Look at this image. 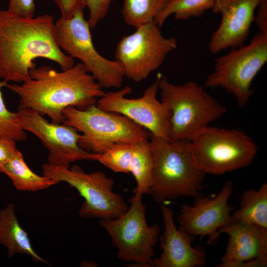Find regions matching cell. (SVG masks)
Wrapping results in <instances>:
<instances>
[{"label":"cell","mask_w":267,"mask_h":267,"mask_svg":"<svg viewBox=\"0 0 267 267\" xmlns=\"http://www.w3.org/2000/svg\"><path fill=\"white\" fill-rule=\"evenodd\" d=\"M229 237L222 262L217 267H265L267 265V229L233 221L217 231Z\"/></svg>","instance_id":"cell-15"},{"label":"cell","mask_w":267,"mask_h":267,"mask_svg":"<svg viewBox=\"0 0 267 267\" xmlns=\"http://www.w3.org/2000/svg\"><path fill=\"white\" fill-rule=\"evenodd\" d=\"M29 75L21 85L7 83L5 87L19 96V107L47 115L56 124H63L66 108L86 109L96 104L105 93L81 62L61 72L48 65L36 66Z\"/></svg>","instance_id":"cell-2"},{"label":"cell","mask_w":267,"mask_h":267,"mask_svg":"<svg viewBox=\"0 0 267 267\" xmlns=\"http://www.w3.org/2000/svg\"><path fill=\"white\" fill-rule=\"evenodd\" d=\"M153 167L149 140L132 143L129 170L136 183L134 193L142 195L148 194L152 181Z\"/></svg>","instance_id":"cell-21"},{"label":"cell","mask_w":267,"mask_h":267,"mask_svg":"<svg viewBox=\"0 0 267 267\" xmlns=\"http://www.w3.org/2000/svg\"><path fill=\"white\" fill-rule=\"evenodd\" d=\"M159 75L156 80L136 98L126 97L132 92L126 86L114 91L105 92L96 105L100 109L124 115L149 132L153 136L169 139L171 111L166 104L157 98Z\"/></svg>","instance_id":"cell-12"},{"label":"cell","mask_w":267,"mask_h":267,"mask_svg":"<svg viewBox=\"0 0 267 267\" xmlns=\"http://www.w3.org/2000/svg\"><path fill=\"white\" fill-rule=\"evenodd\" d=\"M160 28L154 21L150 22L118 43L115 58L125 77L136 82L146 79L177 48V40L164 37Z\"/></svg>","instance_id":"cell-11"},{"label":"cell","mask_w":267,"mask_h":267,"mask_svg":"<svg viewBox=\"0 0 267 267\" xmlns=\"http://www.w3.org/2000/svg\"><path fill=\"white\" fill-rule=\"evenodd\" d=\"M159 75L161 101L171 111L169 139L189 141L198 132L225 113V108L196 82L177 85Z\"/></svg>","instance_id":"cell-4"},{"label":"cell","mask_w":267,"mask_h":267,"mask_svg":"<svg viewBox=\"0 0 267 267\" xmlns=\"http://www.w3.org/2000/svg\"><path fill=\"white\" fill-rule=\"evenodd\" d=\"M112 0H86L89 9L87 19L90 29H93L107 15Z\"/></svg>","instance_id":"cell-25"},{"label":"cell","mask_w":267,"mask_h":267,"mask_svg":"<svg viewBox=\"0 0 267 267\" xmlns=\"http://www.w3.org/2000/svg\"><path fill=\"white\" fill-rule=\"evenodd\" d=\"M196 165L205 174L221 175L251 165L258 151L251 137L237 129L212 127L190 140Z\"/></svg>","instance_id":"cell-6"},{"label":"cell","mask_w":267,"mask_h":267,"mask_svg":"<svg viewBox=\"0 0 267 267\" xmlns=\"http://www.w3.org/2000/svg\"><path fill=\"white\" fill-rule=\"evenodd\" d=\"M255 21L259 32L267 33V0H260Z\"/></svg>","instance_id":"cell-29"},{"label":"cell","mask_w":267,"mask_h":267,"mask_svg":"<svg viewBox=\"0 0 267 267\" xmlns=\"http://www.w3.org/2000/svg\"><path fill=\"white\" fill-rule=\"evenodd\" d=\"M63 18H69L86 7V0H54Z\"/></svg>","instance_id":"cell-27"},{"label":"cell","mask_w":267,"mask_h":267,"mask_svg":"<svg viewBox=\"0 0 267 267\" xmlns=\"http://www.w3.org/2000/svg\"><path fill=\"white\" fill-rule=\"evenodd\" d=\"M153 175L149 194L157 203L201 194L205 174L196 165L189 141H176L150 134Z\"/></svg>","instance_id":"cell-3"},{"label":"cell","mask_w":267,"mask_h":267,"mask_svg":"<svg viewBox=\"0 0 267 267\" xmlns=\"http://www.w3.org/2000/svg\"><path fill=\"white\" fill-rule=\"evenodd\" d=\"M7 10L16 15L25 18L35 16L34 0H8Z\"/></svg>","instance_id":"cell-26"},{"label":"cell","mask_w":267,"mask_h":267,"mask_svg":"<svg viewBox=\"0 0 267 267\" xmlns=\"http://www.w3.org/2000/svg\"><path fill=\"white\" fill-rule=\"evenodd\" d=\"M0 245L6 248L9 257L25 254L35 262L46 263L33 249L28 234L19 224L12 203L0 211Z\"/></svg>","instance_id":"cell-18"},{"label":"cell","mask_w":267,"mask_h":267,"mask_svg":"<svg viewBox=\"0 0 267 267\" xmlns=\"http://www.w3.org/2000/svg\"><path fill=\"white\" fill-rule=\"evenodd\" d=\"M230 49L215 59L214 70L204 86L222 88L243 107L253 94L254 78L267 62V33L259 32L248 44Z\"/></svg>","instance_id":"cell-7"},{"label":"cell","mask_w":267,"mask_h":267,"mask_svg":"<svg viewBox=\"0 0 267 267\" xmlns=\"http://www.w3.org/2000/svg\"><path fill=\"white\" fill-rule=\"evenodd\" d=\"M54 23L47 14L25 18L0 10V79L7 83L28 80L40 58L56 62L62 71L75 65L74 58L56 42Z\"/></svg>","instance_id":"cell-1"},{"label":"cell","mask_w":267,"mask_h":267,"mask_svg":"<svg viewBox=\"0 0 267 267\" xmlns=\"http://www.w3.org/2000/svg\"><path fill=\"white\" fill-rule=\"evenodd\" d=\"M260 0H215L212 8L221 15L218 28L209 42L210 51L216 54L244 44L255 21Z\"/></svg>","instance_id":"cell-16"},{"label":"cell","mask_w":267,"mask_h":267,"mask_svg":"<svg viewBox=\"0 0 267 267\" xmlns=\"http://www.w3.org/2000/svg\"><path fill=\"white\" fill-rule=\"evenodd\" d=\"M2 173L11 179L18 190L36 191L57 184L54 180L33 172L18 149L6 163Z\"/></svg>","instance_id":"cell-20"},{"label":"cell","mask_w":267,"mask_h":267,"mask_svg":"<svg viewBox=\"0 0 267 267\" xmlns=\"http://www.w3.org/2000/svg\"><path fill=\"white\" fill-rule=\"evenodd\" d=\"M215 1V0H171L154 21L161 27L171 15H174L176 19L181 20L198 17L212 9Z\"/></svg>","instance_id":"cell-23"},{"label":"cell","mask_w":267,"mask_h":267,"mask_svg":"<svg viewBox=\"0 0 267 267\" xmlns=\"http://www.w3.org/2000/svg\"><path fill=\"white\" fill-rule=\"evenodd\" d=\"M17 150L15 141L0 137V173H2L6 163Z\"/></svg>","instance_id":"cell-28"},{"label":"cell","mask_w":267,"mask_h":267,"mask_svg":"<svg viewBox=\"0 0 267 267\" xmlns=\"http://www.w3.org/2000/svg\"><path fill=\"white\" fill-rule=\"evenodd\" d=\"M142 196L134 193L126 212L115 219H101L99 224L111 237L119 259L150 267H153L154 247L159 240L160 228L157 224L147 223Z\"/></svg>","instance_id":"cell-8"},{"label":"cell","mask_w":267,"mask_h":267,"mask_svg":"<svg viewBox=\"0 0 267 267\" xmlns=\"http://www.w3.org/2000/svg\"><path fill=\"white\" fill-rule=\"evenodd\" d=\"M16 113L20 127L36 135L48 150V164L69 167L71 163L78 161L97 160L99 154L87 151L80 146L81 134L73 127L49 122L28 108L19 107Z\"/></svg>","instance_id":"cell-13"},{"label":"cell","mask_w":267,"mask_h":267,"mask_svg":"<svg viewBox=\"0 0 267 267\" xmlns=\"http://www.w3.org/2000/svg\"><path fill=\"white\" fill-rule=\"evenodd\" d=\"M8 83L0 79V137L14 141H23L27 139L25 131L22 130L17 122L16 112L8 110L4 103L1 89Z\"/></svg>","instance_id":"cell-24"},{"label":"cell","mask_w":267,"mask_h":267,"mask_svg":"<svg viewBox=\"0 0 267 267\" xmlns=\"http://www.w3.org/2000/svg\"><path fill=\"white\" fill-rule=\"evenodd\" d=\"M231 217L233 221L267 229V184L263 183L258 189L244 191L239 208L231 213Z\"/></svg>","instance_id":"cell-19"},{"label":"cell","mask_w":267,"mask_h":267,"mask_svg":"<svg viewBox=\"0 0 267 267\" xmlns=\"http://www.w3.org/2000/svg\"><path fill=\"white\" fill-rule=\"evenodd\" d=\"M171 0H124L122 15L124 22L135 29L154 21Z\"/></svg>","instance_id":"cell-22"},{"label":"cell","mask_w":267,"mask_h":267,"mask_svg":"<svg viewBox=\"0 0 267 267\" xmlns=\"http://www.w3.org/2000/svg\"><path fill=\"white\" fill-rule=\"evenodd\" d=\"M63 124L81 133L79 145L101 154L112 146L149 139L150 133L127 117L102 110L96 104L84 110L68 107L63 111Z\"/></svg>","instance_id":"cell-5"},{"label":"cell","mask_w":267,"mask_h":267,"mask_svg":"<svg viewBox=\"0 0 267 267\" xmlns=\"http://www.w3.org/2000/svg\"><path fill=\"white\" fill-rule=\"evenodd\" d=\"M233 187V182L228 180L216 196L201 194L194 197L192 205H181L178 217L179 226L194 237L207 236V243L214 244L219 229L233 221V207L228 204Z\"/></svg>","instance_id":"cell-14"},{"label":"cell","mask_w":267,"mask_h":267,"mask_svg":"<svg viewBox=\"0 0 267 267\" xmlns=\"http://www.w3.org/2000/svg\"><path fill=\"white\" fill-rule=\"evenodd\" d=\"M83 11L55 22L56 42L68 55L81 61L102 88H119L125 77L123 70L116 60H109L97 51Z\"/></svg>","instance_id":"cell-10"},{"label":"cell","mask_w":267,"mask_h":267,"mask_svg":"<svg viewBox=\"0 0 267 267\" xmlns=\"http://www.w3.org/2000/svg\"><path fill=\"white\" fill-rule=\"evenodd\" d=\"M164 231L160 237L162 252L154 257L153 265L155 267H204L207 263L205 248L193 246L195 237L181 227L177 228L172 209L167 205L161 207Z\"/></svg>","instance_id":"cell-17"},{"label":"cell","mask_w":267,"mask_h":267,"mask_svg":"<svg viewBox=\"0 0 267 267\" xmlns=\"http://www.w3.org/2000/svg\"><path fill=\"white\" fill-rule=\"evenodd\" d=\"M43 175L57 183L65 182L84 198L79 214L83 218L112 219L119 217L129 206L123 198L113 191L114 180L101 171L90 173L80 167H58L45 163Z\"/></svg>","instance_id":"cell-9"}]
</instances>
